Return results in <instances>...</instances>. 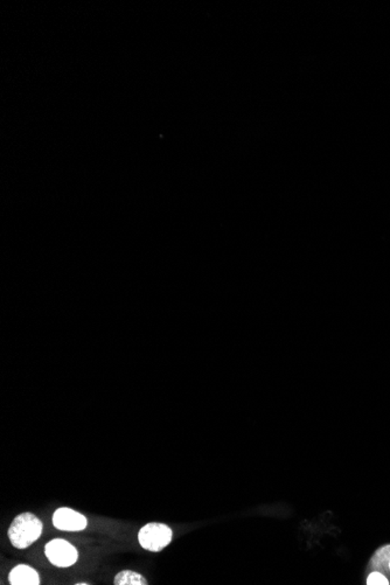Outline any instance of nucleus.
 <instances>
[{
    "label": "nucleus",
    "mask_w": 390,
    "mask_h": 585,
    "mask_svg": "<svg viewBox=\"0 0 390 585\" xmlns=\"http://www.w3.org/2000/svg\"><path fill=\"white\" fill-rule=\"evenodd\" d=\"M53 524L60 531H80L87 527V519L76 511L61 507L53 514Z\"/></svg>",
    "instance_id": "20e7f679"
},
{
    "label": "nucleus",
    "mask_w": 390,
    "mask_h": 585,
    "mask_svg": "<svg viewBox=\"0 0 390 585\" xmlns=\"http://www.w3.org/2000/svg\"><path fill=\"white\" fill-rule=\"evenodd\" d=\"M115 585H146L147 579L144 576L131 570H123L116 575L113 579Z\"/></svg>",
    "instance_id": "423d86ee"
},
{
    "label": "nucleus",
    "mask_w": 390,
    "mask_h": 585,
    "mask_svg": "<svg viewBox=\"0 0 390 585\" xmlns=\"http://www.w3.org/2000/svg\"><path fill=\"white\" fill-rule=\"evenodd\" d=\"M77 585H88L89 583H76Z\"/></svg>",
    "instance_id": "6e6552de"
},
{
    "label": "nucleus",
    "mask_w": 390,
    "mask_h": 585,
    "mask_svg": "<svg viewBox=\"0 0 390 585\" xmlns=\"http://www.w3.org/2000/svg\"><path fill=\"white\" fill-rule=\"evenodd\" d=\"M171 528L166 524H147L140 529L138 534L139 543L143 548L149 552H161L165 547H168L172 541Z\"/></svg>",
    "instance_id": "f03ea898"
},
{
    "label": "nucleus",
    "mask_w": 390,
    "mask_h": 585,
    "mask_svg": "<svg viewBox=\"0 0 390 585\" xmlns=\"http://www.w3.org/2000/svg\"><path fill=\"white\" fill-rule=\"evenodd\" d=\"M367 584L368 585H388L389 582L387 579L380 572H373L369 575L367 578Z\"/></svg>",
    "instance_id": "0eeeda50"
},
{
    "label": "nucleus",
    "mask_w": 390,
    "mask_h": 585,
    "mask_svg": "<svg viewBox=\"0 0 390 585\" xmlns=\"http://www.w3.org/2000/svg\"><path fill=\"white\" fill-rule=\"evenodd\" d=\"M42 522L32 513H22L17 516L8 528V538L17 549L29 548L42 533Z\"/></svg>",
    "instance_id": "f257e3e1"
},
{
    "label": "nucleus",
    "mask_w": 390,
    "mask_h": 585,
    "mask_svg": "<svg viewBox=\"0 0 390 585\" xmlns=\"http://www.w3.org/2000/svg\"><path fill=\"white\" fill-rule=\"evenodd\" d=\"M8 582L12 585H39L40 578L33 568L26 564H19L8 575Z\"/></svg>",
    "instance_id": "39448f33"
},
{
    "label": "nucleus",
    "mask_w": 390,
    "mask_h": 585,
    "mask_svg": "<svg viewBox=\"0 0 390 585\" xmlns=\"http://www.w3.org/2000/svg\"><path fill=\"white\" fill-rule=\"evenodd\" d=\"M389 568H390V562H389Z\"/></svg>",
    "instance_id": "1a4fd4ad"
},
{
    "label": "nucleus",
    "mask_w": 390,
    "mask_h": 585,
    "mask_svg": "<svg viewBox=\"0 0 390 585\" xmlns=\"http://www.w3.org/2000/svg\"><path fill=\"white\" fill-rule=\"evenodd\" d=\"M44 554L49 562L58 568L73 566L79 557L76 548L63 538H55L48 542L44 547Z\"/></svg>",
    "instance_id": "7ed1b4c3"
}]
</instances>
